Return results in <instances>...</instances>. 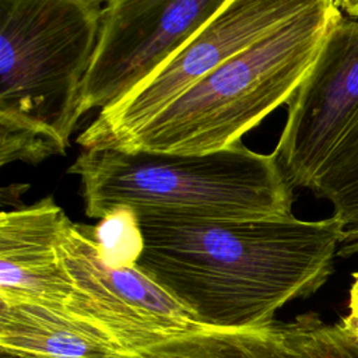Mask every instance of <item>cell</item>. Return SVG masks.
<instances>
[{"label": "cell", "mask_w": 358, "mask_h": 358, "mask_svg": "<svg viewBox=\"0 0 358 358\" xmlns=\"http://www.w3.org/2000/svg\"><path fill=\"white\" fill-rule=\"evenodd\" d=\"M70 222L52 196L0 214V302L64 312L73 285L59 255Z\"/></svg>", "instance_id": "obj_9"}, {"label": "cell", "mask_w": 358, "mask_h": 358, "mask_svg": "<svg viewBox=\"0 0 358 358\" xmlns=\"http://www.w3.org/2000/svg\"><path fill=\"white\" fill-rule=\"evenodd\" d=\"M354 282L350 288V301H348V315L341 317V326L358 340V273L352 274Z\"/></svg>", "instance_id": "obj_15"}, {"label": "cell", "mask_w": 358, "mask_h": 358, "mask_svg": "<svg viewBox=\"0 0 358 358\" xmlns=\"http://www.w3.org/2000/svg\"><path fill=\"white\" fill-rule=\"evenodd\" d=\"M0 350L28 358H113L117 345L62 310L0 302Z\"/></svg>", "instance_id": "obj_10"}, {"label": "cell", "mask_w": 358, "mask_h": 358, "mask_svg": "<svg viewBox=\"0 0 358 358\" xmlns=\"http://www.w3.org/2000/svg\"><path fill=\"white\" fill-rule=\"evenodd\" d=\"M341 14L337 1L308 0L301 11L229 57L116 148L204 154L241 143L243 134L291 101Z\"/></svg>", "instance_id": "obj_4"}, {"label": "cell", "mask_w": 358, "mask_h": 358, "mask_svg": "<svg viewBox=\"0 0 358 358\" xmlns=\"http://www.w3.org/2000/svg\"><path fill=\"white\" fill-rule=\"evenodd\" d=\"M357 252H358V234L341 236V242H340L337 255L341 257H347Z\"/></svg>", "instance_id": "obj_16"}, {"label": "cell", "mask_w": 358, "mask_h": 358, "mask_svg": "<svg viewBox=\"0 0 358 358\" xmlns=\"http://www.w3.org/2000/svg\"><path fill=\"white\" fill-rule=\"evenodd\" d=\"M137 267L207 329H260L330 277L343 227L333 215L246 221L137 215Z\"/></svg>", "instance_id": "obj_1"}, {"label": "cell", "mask_w": 358, "mask_h": 358, "mask_svg": "<svg viewBox=\"0 0 358 358\" xmlns=\"http://www.w3.org/2000/svg\"><path fill=\"white\" fill-rule=\"evenodd\" d=\"M69 173L81 179L90 218L117 207L136 215L246 221L292 215L294 187L275 157L242 141L204 154L92 148L78 154Z\"/></svg>", "instance_id": "obj_3"}, {"label": "cell", "mask_w": 358, "mask_h": 358, "mask_svg": "<svg viewBox=\"0 0 358 358\" xmlns=\"http://www.w3.org/2000/svg\"><path fill=\"white\" fill-rule=\"evenodd\" d=\"M308 0H227L158 70L101 110L77 137L84 150L116 148L224 62L301 11Z\"/></svg>", "instance_id": "obj_5"}, {"label": "cell", "mask_w": 358, "mask_h": 358, "mask_svg": "<svg viewBox=\"0 0 358 358\" xmlns=\"http://www.w3.org/2000/svg\"><path fill=\"white\" fill-rule=\"evenodd\" d=\"M227 0H109L83 80L80 113L117 103L158 70Z\"/></svg>", "instance_id": "obj_7"}, {"label": "cell", "mask_w": 358, "mask_h": 358, "mask_svg": "<svg viewBox=\"0 0 358 358\" xmlns=\"http://www.w3.org/2000/svg\"><path fill=\"white\" fill-rule=\"evenodd\" d=\"M92 236L103 263L112 267H131L143 252V235L136 213L117 207L92 225Z\"/></svg>", "instance_id": "obj_14"}, {"label": "cell", "mask_w": 358, "mask_h": 358, "mask_svg": "<svg viewBox=\"0 0 358 358\" xmlns=\"http://www.w3.org/2000/svg\"><path fill=\"white\" fill-rule=\"evenodd\" d=\"M310 192L333 204V217L343 227L341 236L358 234V124L334 152Z\"/></svg>", "instance_id": "obj_12"}, {"label": "cell", "mask_w": 358, "mask_h": 358, "mask_svg": "<svg viewBox=\"0 0 358 358\" xmlns=\"http://www.w3.org/2000/svg\"><path fill=\"white\" fill-rule=\"evenodd\" d=\"M99 0H0V162L70 147L96 45Z\"/></svg>", "instance_id": "obj_2"}, {"label": "cell", "mask_w": 358, "mask_h": 358, "mask_svg": "<svg viewBox=\"0 0 358 358\" xmlns=\"http://www.w3.org/2000/svg\"><path fill=\"white\" fill-rule=\"evenodd\" d=\"M0 358H28V357H21V355L10 354V352H7V351H1V350H0Z\"/></svg>", "instance_id": "obj_18"}, {"label": "cell", "mask_w": 358, "mask_h": 358, "mask_svg": "<svg viewBox=\"0 0 358 358\" xmlns=\"http://www.w3.org/2000/svg\"><path fill=\"white\" fill-rule=\"evenodd\" d=\"M113 358H302L280 323L260 329H201L144 351Z\"/></svg>", "instance_id": "obj_11"}, {"label": "cell", "mask_w": 358, "mask_h": 358, "mask_svg": "<svg viewBox=\"0 0 358 358\" xmlns=\"http://www.w3.org/2000/svg\"><path fill=\"white\" fill-rule=\"evenodd\" d=\"M280 326L302 358H358V340L340 322L324 323L309 312Z\"/></svg>", "instance_id": "obj_13"}, {"label": "cell", "mask_w": 358, "mask_h": 358, "mask_svg": "<svg viewBox=\"0 0 358 358\" xmlns=\"http://www.w3.org/2000/svg\"><path fill=\"white\" fill-rule=\"evenodd\" d=\"M57 249L73 285L64 313L106 334L120 355L206 329L137 266L112 267L103 263L92 225L70 221Z\"/></svg>", "instance_id": "obj_6"}, {"label": "cell", "mask_w": 358, "mask_h": 358, "mask_svg": "<svg viewBox=\"0 0 358 358\" xmlns=\"http://www.w3.org/2000/svg\"><path fill=\"white\" fill-rule=\"evenodd\" d=\"M287 105L273 155L292 187L310 190L358 124V18L336 20Z\"/></svg>", "instance_id": "obj_8"}, {"label": "cell", "mask_w": 358, "mask_h": 358, "mask_svg": "<svg viewBox=\"0 0 358 358\" xmlns=\"http://www.w3.org/2000/svg\"><path fill=\"white\" fill-rule=\"evenodd\" d=\"M337 6L348 17L358 18V0H340L337 1Z\"/></svg>", "instance_id": "obj_17"}]
</instances>
